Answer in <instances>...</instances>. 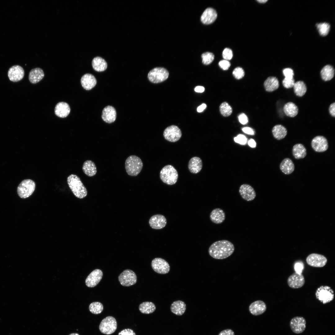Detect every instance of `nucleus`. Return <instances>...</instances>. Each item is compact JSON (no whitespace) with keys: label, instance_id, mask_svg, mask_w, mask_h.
<instances>
[{"label":"nucleus","instance_id":"obj_1","mask_svg":"<svg viewBox=\"0 0 335 335\" xmlns=\"http://www.w3.org/2000/svg\"><path fill=\"white\" fill-rule=\"evenodd\" d=\"M234 250L233 244L230 241L223 240L213 243L208 249L209 255L217 259H224L230 256Z\"/></svg>","mask_w":335,"mask_h":335},{"label":"nucleus","instance_id":"obj_2","mask_svg":"<svg viewBox=\"0 0 335 335\" xmlns=\"http://www.w3.org/2000/svg\"><path fill=\"white\" fill-rule=\"evenodd\" d=\"M68 185L74 195L79 199L85 197L87 194L86 188L80 178L77 175L72 174L67 178Z\"/></svg>","mask_w":335,"mask_h":335},{"label":"nucleus","instance_id":"obj_3","mask_svg":"<svg viewBox=\"0 0 335 335\" xmlns=\"http://www.w3.org/2000/svg\"><path fill=\"white\" fill-rule=\"evenodd\" d=\"M143 165L140 158L135 155L129 156L125 162L126 171L128 175L132 176H137L141 172Z\"/></svg>","mask_w":335,"mask_h":335},{"label":"nucleus","instance_id":"obj_4","mask_svg":"<svg viewBox=\"0 0 335 335\" xmlns=\"http://www.w3.org/2000/svg\"><path fill=\"white\" fill-rule=\"evenodd\" d=\"M178 177L176 169L172 166L168 165L163 167L160 173L161 180L164 183L169 185L175 184Z\"/></svg>","mask_w":335,"mask_h":335},{"label":"nucleus","instance_id":"obj_5","mask_svg":"<svg viewBox=\"0 0 335 335\" xmlns=\"http://www.w3.org/2000/svg\"><path fill=\"white\" fill-rule=\"evenodd\" d=\"M35 188V183L32 180L25 179L19 184L17 189V192L21 198L25 199L31 196Z\"/></svg>","mask_w":335,"mask_h":335},{"label":"nucleus","instance_id":"obj_6","mask_svg":"<svg viewBox=\"0 0 335 335\" xmlns=\"http://www.w3.org/2000/svg\"><path fill=\"white\" fill-rule=\"evenodd\" d=\"M169 72L163 67H156L151 70L148 73V78L149 80L153 83H159L166 80L168 78Z\"/></svg>","mask_w":335,"mask_h":335},{"label":"nucleus","instance_id":"obj_7","mask_svg":"<svg viewBox=\"0 0 335 335\" xmlns=\"http://www.w3.org/2000/svg\"><path fill=\"white\" fill-rule=\"evenodd\" d=\"M117 328V323L115 319L111 316H108L104 319L99 326L100 332L102 333L109 335L114 333Z\"/></svg>","mask_w":335,"mask_h":335},{"label":"nucleus","instance_id":"obj_8","mask_svg":"<svg viewBox=\"0 0 335 335\" xmlns=\"http://www.w3.org/2000/svg\"><path fill=\"white\" fill-rule=\"evenodd\" d=\"M315 295L316 298L324 304L330 302L334 298L333 290L327 286L319 287L316 292Z\"/></svg>","mask_w":335,"mask_h":335},{"label":"nucleus","instance_id":"obj_9","mask_svg":"<svg viewBox=\"0 0 335 335\" xmlns=\"http://www.w3.org/2000/svg\"><path fill=\"white\" fill-rule=\"evenodd\" d=\"M118 279L121 285L128 287L135 284L137 281V276L132 270L126 269L123 271L119 275Z\"/></svg>","mask_w":335,"mask_h":335},{"label":"nucleus","instance_id":"obj_10","mask_svg":"<svg viewBox=\"0 0 335 335\" xmlns=\"http://www.w3.org/2000/svg\"><path fill=\"white\" fill-rule=\"evenodd\" d=\"M165 139L171 142H176L181 137L182 133L180 129L177 126L172 125L168 127L163 133Z\"/></svg>","mask_w":335,"mask_h":335},{"label":"nucleus","instance_id":"obj_11","mask_svg":"<svg viewBox=\"0 0 335 335\" xmlns=\"http://www.w3.org/2000/svg\"><path fill=\"white\" fill-rule=\"evenodd\" d=\"M151 267L153 270L159 274H165L169 271L170 266L168 263L161 258H156L151 261Z\"/></svg>","mask_w":335,"mask_h":335},{"label":"nucleus","instance_id":"obj_12","mask_svg":"<svg viewBox=\"0 0 335 335\" xmlns=\"http://www.w3.org/2000/svg\"><path fill=\"white\" fill-rule=\"evenodd\" d=\"M306 261L310 266L316 267H322L326 264L327 260L324 255L317 253H312L309 255L306 258Z\"/></svg>","mask_w":335,"mask_h":335},{"label":"nucleus","instance_id":"obj_13","mask_svg":"<svg viewBox=\"0 0 335 335\" xmlns=\"http://www.w3.org/2000/svg\"><path fill=\"white\" fill-rule=\"evenodd\" d=\"M311 146L316 152H324L328 148V143L326 138L323 136H318L315 137L311 142Z\"/></svg>","mask_w":335,"mask_h":335},{"label":"nucleus","instance_id":"obj_14","mask_svg":"<svg viewBox=\"0 0 335 335\" xmlns=\"http://www.w3.org/2000/svg\"><path fill=\"white\" fill-rule=\"evenodd\" d=\"M306 324V320L304 318L301 316H296L291 319L290 325L293 332L296 334H299L305 330Z\"/></svg>","mask_w":335,"mask_h":335},{"label":"nucleus","instance_id":"obj_15","mask_svg":"<svg viewBox=\"0 0 335 335\" xmlns=\"http://www.w3.org/2000/svg\"><path fill=\"white\" fill-rule=\"evenodd\" d=\"M7 74L8 78L11 81L17 82L23 79L24 76L25 72L21 66L16 65L9 68Z\"/></svg>","mask_w":335,"mask_h":335},{"label":"nucleus","instance_id":"obj_16","mask_svg":"<svg viewBox=\"0 0 335 335\" xmlns=\"http://www.w3.org/2000/svg\"><path fill=\"white\" fill-rule=\"evenodd\" d=\"M103 275L100 270L96 269L92 271L87 277L85 283L86 286L93 288L97 285L101 279Z\"/></svg>","mask_w":335,"mask_h":335},{"label":"nucleus","instance_id":"obj_17","mask_svg":"<svg viewBox=\"0 0 335 335\" xmlns=\"http://www.w3.org/2000/svg\"><path fill=\"white\" fill-rule=\"evenodd\" d=\"M239 192L241 197L247 201H252L256 197V193L253 188L248 184H243L239 188Z\"/></svg>","mask_w":335,"mask_h":335},{"label":"nucleus","instance_id":"obj_18","mask_svg":"<svg viewBox=\"0 0 335 335\" xmlns=\"http://www.w3.org/2000/svg\"><path fill=\"white\" fill-rule=\"evenodd\" d=\"M149 223L150 227L154 229H161L165 227L167 221L165 217L161 214H156L151 216Z\"/></svg>","mask_w":335,"mask_h":335},{"label":"nucleus","instance_id":"obj_19","mask_svg":"<svg viewBox=\"0 0 335 335\" xmlns=\"http://www.w3.org/2000/svg\"><path fill=\"white\" fill-rule=\"evenodd\" d=\"M287 282L290 287L293 288H298L303 286L305 283V280L302 274H299L295 272L288 277Z\"/></svg>","mask_w":335,"mask_h":335},{"label":"nucleus","instance_id":"obj_20","mask_svg":"<svg viewBox=\"0 0 335 335\" xmlns=\"http://www.w3.org/2000/svg\"><path fill=\"white\" fill-rule=\"evenodd\" d=\"M217 17L216 10L211 7L206 9L202 14L200 18L202 22L204 24L209 25L213 22Z\"/></svg>","mask_w":335,"mask_h":335},{"label":"nucleus","instance_id":"obj_21","mask_svg":"<svg viewBox=\"0 0 335 335\" xmlns=\"http://www.w3.org/2000/svg\"><path fill=\"white\" fill-rule=\"evenodd\" d=\"M266 309L265 303L261 300H257L252 303L249 307L250 313L255 316L263 314Z\"/></svg>","mask_w":335,"mask_h":335},{"label":"nucleus","instance_id":"obj_22","mask_svg":"<svg viewBox=\"0 0 335 335\" xmlns=\"http://www.w3.org/2000/svg\"><path fill=\"white\" fill-rule=\"evenodd\" d=\"M116 118V112L115 108L111 106H107L103 109L102 118L106 123H111L115 121Z\"/></svg>","mask_w":335,"mask_h":335},{"label":"nucleus","instance_id":"obj_23","mask_svg":"<svg viewBox=\"0 0 335 335\" xmlns=\"http://www.w3.org/2000/svg\"><path fill=\"white\" fill-rule=\"evenodd\" d=\"M96 80L92 74H86L81 78V83L83 87L86 90H89L92 89L96 85Z\"/></svg>","mask_w":335,"mask_h":335},{"label":"nucleus","instance_id":"obj_24","mask_svg":"<svg viewBox=\"0 0 335 335\" xmlns=\"http://www.w3.org/2000/svg\"><path fill=\"white\" fill-rule=\"evenodd\" d=\"M70 109L69 104L66 102H61L58 103L55 108V113L58 117L64 118L67 117L70 113Z\"/></svg>","mask_w":335,"mask_h":335},{"label":"nucleus","instance_id":"obj_25","mask_svg":"<svg viewBox=\"0 0 335 335\" xmlns=\"http://www.w3.org/2000/svg\"><path fill=\"white\" fill-rule=\"evenodd\" d=\"M225 214L223 210L220 208H216L211 212L210 218L211 221L216 224L222 223L225 219Z\"/></svg>","mask_w":335,"mask_h":335},{"label":"nucleus","instance_id":"obj_26","mask_svg":"<svg viewBox=\"0 0 335 335\" xmlns=\"http://www.w3.org/2000/svg\"><path fill=\"white\" fill-rule=\"evenodd\" d=\"M203 163L201 159L197 157L191 158L188 163V168L190 172L193 173H199L201 170Z\"/></svg>","mask_w":335,"mask_h":335},{"label":"nucleus","instance_id":"obj_27","mask_svg":"<svg viewBox=\"0 0 335 335\" xmlns=\"http://www.w3.org/2000/svg\"><path fill=\"white\" fill-rule=\"evenodd\" d=\"M44 76L42 69L39 68L32 69L30 71L29 75V79L31 83L35 84L39 82Z\"/></svg>","mask_w":335,"mask_h":335},{"label":"nucleus","instance_id":"obj_28","mask_svg":"<svg viewBox=\"0 0 335 335\" xmlns=\"http://www.w3.org/2000/svg\"><path fill=\"white\" fill-rule=\"evenodd\" d=\"M186 308L185 303L181 300L174 302L170 306L171 312L177 315H181L185 313Z\"/></svg>","mask_w":335,"mask_h":335},{"label":"nucleus","instance_id":"obj_29","mask_svg":"<svg viewBox=\"0 0 335 335\" xmlns=\"http://www.w3.org/2000/svg\"><path fill=\"white\" fill-rule=\"evenodd\" d=\"M92 65L94 70L99 72L104 71L107 67V64L106 61L99 56L96 57L93 59Z\"/></svg>","mask_w":335,"mask_h":335},{"label":"nucleus","instance_id":"obj_30","mask_svg":"<svg viewBox=\"0 0 335 335\" xmlns=\"http://www.w3.org/2000/svg\"><path fill=\"white\" fill-rule=\"evenodd\" d=\"M280 168L284 174L288 175L293 172L295 167L292 160L288 158H286L283 159L280 163Z\"/></svg>","mask_w":335,"mask_h":335},{"label":"nucleus","instance_id":"obj_31","mask_svg":"<svg viewBox=\"0 0 335 335\" xmlns=\"http://www.w3.org/2000/svg\"><path fill=\"white\" fill-rule=\"evenodd\" d=\"M264 85L266 90L271 92L277 89L279 86L278 79L275 77H270L265 81Z\"/></svg>","mask_w":335,"mask_h":335},{"label":"nucleus","instance_id":"obj_32","mask_svg":"<svg viewBox=\"0 0 335 335\" xmlns=\"http://www.w3.org/2000/svg\"><path fill=\"white\" fill-rule=\"evenodd\" d=\"M82 169L84 173L89 176H94L97 172L95 164L93 161L89 160L84 162Z\"/></svg>","mask_w":335,"mask_h":335},{"label":"nucleus","instance_id":"obj_33","mask_svg":"<svg viewBox=\"0 0 335 335\" xmlns=\"http://www.w3.org/2000/svg\"><path fill=\"white\" fill-rule=\"evenodd\" d=\"M293 154L296 159H303L306 155V150L305 146L301 144L295 145L292 149Z\"/></svg>","mask_w":335,"mask_h":335},{"label":"nucleus","instance_id":"obj_34","mask_svg":"<svg viewBox=\"0 0 335 335\" xmlns=\"http://www.w3.org/2000/svg\"><path fill=\"white\" fill-rule=\"evenodd\" d=\"M272 132L274 137L278 140H280L284 138L287 133L286 128L280 124L274 126L272 129Z\"/></svg>","mask_w":335,"mask_h":335},{"label":"nucleus","instance_id":"obj_35","mask_svg":"<svg viewBox=\"0 0 335 335\" xmlns=\"http://www.w3.org/2000/svg\"><path fill=\"white\" fill-rule=\"evenodd\" d=\"M320 74L323 80L326 81H329L333 78L334 76V69L330 65H326L321 70Z\"/></svg>","mask_w":335,"mask_h":335},{"label":"nucleus","instance_id":"obj_36","mask_svg":"<svg viewBox=\"0 0 335 335\" xmlns=\"http://www.w3.org/2000/svg\"><path fill=\"white\" fill-rule=\"evenodd\" d=\"M283 110L287 116L294 117L298 114V109L295 104L292 102H288L284 106Z\"/></svg>","mask_w":335,"mask_h":335},{"label":"nucleus","instance_id":"obj_37","mask_svg":"<svg viewBox=\"0 0 335 335\" xmlns=\"http://www.w3.org/2000/svg\"><path fill=\"white\" fill-rule=\"evenodd\" d=\"M139 310L142 313L150 314L154 312L156 309L155 305L152 302H145L141 303L139 306Z\"/></svg>","mask_w":335,"mask_h":335},{"label":"nucleus","instance_id":"obj_38","mask_svg":"<svg viewBox=\"0 0 335 335\" xmlns=\"http://www.w3.org/2000/svg\"><path fill=\"white\" fill-rule=\"evenodd\" d=\"M295 94L299 96H303L306 93L307 88L306 84L302 81H297L295 83L293 87Z\"/></svg>","mask_w":335,"mask_h":335},{"label":"nucleus","instance_id":"obj_39","mask_svg":"<svg viewBox=\"0 0 335 335\" xmlns=\"http://www.w3.org/2000/svg\"><path fill=\"white\" fill-rule=\"evenodd\" d=\"M89 310L93 314H98L100 313L103 310V304L99 302H94L91 303L89 306Z\"/></svg>","mask_w":335,"mask_h":335},{"label":"nucleus","instance_id":"obj_40","mask_svg":"<svg viewBox=\"0 0 335 335\" xmlns=\"http://www.w3.org/2000/svg\"><path fill=\"white\" fill-rule=\"evenodd\" d=\"M219 110L221 114L224 117L230 116L232 112L231 107L226 102H223L220 105Z\"/></svg>","mask_w":335,"mask_h":335},{"label":"nucleus","instance_id":"obj_41","mask_svg":"<svg viewBox=\"0 0 335 335\" xmlns=\"http://www.w3.org/2000/svg\"><path fill=\"white\" fill-rule=\"evenodd\" d=\"M316 26L320 35L325 36L328 34L330 28L329 24L326 22L320 23L317 24Z\"/></svg>","mask_w":335,"mask_h":335},{"label":"nucleus","instance_id":"obj_42","mask_svg":"<svg viewBox=\"0 0 335 335\" xmlns=\"http://www.w3.org/2000/svg\"><path fill=\"white\" fill-rule=\"evenodd\" d=\"M201 57L203 64L205 65H208L213 61L214 59V56L212 53L207 52L202 54Z\"/></svg>","mask_w":335,"mask_h":335},{"label":"nucleus","instance_id":"obj_43","mask_svg":"<svg viewBox=\"0 0 335 335\" xmlns=\"http://www.w3.org/2000/svg\"><path fill=\"white\" fill-rule=\"evenodd\" d=\"M232 74L234 77L236 79H239L242 78L244 75V72L243 69L241 67H237L233 70Z\"/></svg>","mask_w":335,"mask_h":335},{"label":"nucleus","instance_id":"obj_44","mask_svg":"<svg viewBox=\"0 0 335 335\" xmlns=\"http://www.w3.org/2000/svg\"><path fill=\"white\" fill-rule=\"evenodd\" d=\"M295 82L294 79L293 78H285L282 81V84L283 86L287 88H289L293 87Z\"/></svg>","mask_w":335,"mask_h":335},{"label":"nucleus","instance_id":"obj_45","mask_svg":"<svg viewBox=\"0 0 335 335\" xmlns=\"http://www.w3.org/2000/svg\"><path fill=\"white\" fill-rule=\"evenodd\" d=\"M222 56L225 60H231L233 57V53L232 50L229 48H225L222 52Z\"/></svg>","mask_w":335,"mask_h":335},{"label":"nucleus","instance_id":"obj_46","mask_svg":"<svg viewBox=\"0 0 335 335\" xmlns=\"http://www.w3.org/2000/svg\"><path fill=\"white\" fill-rule=\"evenodd\" d=\"M294 267L295 273L302 274L304 268V264L302 261H297L295 263Z\"/></svg>","mask_w":335,"mask_h":335},{"label":"nucleus","instance_id":"obj_47","mask_svg":"<svg viewBox=\"0 0 335 335\" xmlns=\"http://www.w3.org/2000/svg\"><path fill=\"white\" fill-rule=\"evenodd\" d=\"M234 141L241 145H245L247 142V139L243 135L239 134L234 138Z\"/></svg>","mask_w":335,"mask_h":335},{"label":"nucleus","instance_id":"obj_48","mask_svg":"<svg viewBox=\"0 0 335 335\" xmlns=\"http://www.w3.org/2000/svg\"><path fill=\"white\" fill-rule=\"evenodd\" d=\"M219 66L224 70H227L230 66V62L226 60H222L219 63Z\"/></svg>","mask_w":335,"mask_h":335},{"label":"nucleus","instance_id":"obj_49","mask_svg":"<svg viewBox=\"0 0 335 335\" xmlns=\"http://www.w3.org/2000/svg\"><path fill=\"white\" fill-rule=\"evenodd\" d=\"M283 74L285 78H293L294 73L292 69L290 68H286L283 70Z\"/></svg>","mask_w":335,"mask_h":335},{"label":"nucleus","instance_id":"obj_50","mask_svg":"<svg viewBox=\"0 0 335 335\" xmlns=\"http://www.w3.org/2000/svg\"><path fill=\"white\" fill-rule=\"evenodd\" d=\"M239 120L242 124H245L248 122V118L246 115L244 113H241L238 116Z\"/></svg>","mask_w":335,"mask_h":335},{"label":"nucleus","instance_id":"obj_51","mask_svg":"<svg viewBox=\"0 0 335 335\" xmlns=\"http://www.w3.org/2000/svg\"><path fill=\"white\" fill-rule=\"evenodd\" d=\"M118 335H136V334L132 330L127 328L122 330L118 333Z\"/></svg>","mask_w":335,"mask_h":335},{"label":"nucleus","instance_id":"obj_52","mask_svg":"<svg viewBox=\"0 0 335 335\" xmlns=\"http://www.w3.org/2000/svg\"><path fill=\"white\" fill-rule=\"evenodd\" d=\"M218 335H234V333L232 330L227 329L221 332Z\"/></svg>","mask_w":335,"mask_h":335},{"label":"nucleus","instance_id":"obj_53","mask_svg":"<svg viewBox=\"0 0 335 335\" xmlns=\"http://www.w3.org/2000/svg\"><path fill=\"white\" fill-rule=\"evenodd\" d=\"M242 130L244 133L251 135L254 134V131L251 128L249 127H244L242 129Z\"/></svg>","mask_w":335,"mask_h":335},{"label":"nucleus","instance_id":"obj_54","mask_svg":"<svg viewBox=\"0 0 335 335\" xmlns=\"http://www.w3.org/2000/svg\"><path fill=\"white\" fill-rule=\"evenodd\" d=\"M329 110L331 115L335 117V103L332 104L330 106Z\"/></svg>","mask_w":335,"mask_h":335},{"label":"nucleus","instance_id":"obj_55","mask_svg":"<svg viewBox=\"0 0 335 335\" xmlns=\"http://www.w3.org/2000/svg\"><path fill=\"white\" fill-rule=\"evenodd\" d=\"M206 105L203 103L198 106L197 108V111L198 112H202L206 107Z\"/></svg>","mask_w":335,"mask_h":335},{"label":"nucleus","instance_id":"obj_56","mask_svg":"<svg viewBox=\"0 0 335 335\" xmlns=\"http://www.w3.org/2000/svg\"><path fill=\"white\" fill-rule=\"evenodd\" d=\"M204 87L201 86H198L195 88L194 91L197 92L202 93L204 91Z\"/></svg>","mask_w":335,"mask_h":335},{"label":"nucleus","instance_id":"obj_57","mask_svg":"<svg viewBox=\"0 0 335 335\" xmlns=\"http://www.w3.org/2000/svg\"><path fill=\"white\" fill-rule=\"evenodd\" d=\"M248 145L252 148L255 147L256 146V143L253 139H250L248 141Z\"/></svg>","mask_w":335,"mask_h":335},{"label":"nucleus","instance_id":"obj_58","mask_svg":"<svg viewBox=\"0 0 335 335\" xmlns=\"http://www.w3.org/2000/svg\"><path fill=\"white\" fill-rule=\"evenodd\" d=\"M267 1V0H257V1L260 3H264L266 2Z\"/></svg>","mask_w":335,"mask_h":335},{"label":"nucleus","instance_id":"obj_59","mask_svg":"<svg viewBox=\"0 0 335 335\" xmlns=\"http://www.w3.org/2000/svg\"><path fill=\"white\" fill-rule=\"evenodd\" d=\"M69 335H79V334H78V333H71V334H69Z\"/></svg>","mask_w":335,"mask_h":335}]
</instances>
